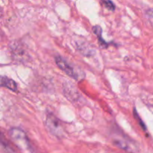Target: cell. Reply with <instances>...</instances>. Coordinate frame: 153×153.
<instances>
[{
    "instance_id": "30bf717a",
    "label": "cell",
    "mask_w": 153,
    "mask_h": 153,
    "mask_svg": "<svg viewBox=\"0 0 153 153\" xmlns=\"http://www.w3.org/2000/svg\"><path fill=\"white\" fill-rule=\"evenodd\" d=\"M1 145H2L3 147H4L5 151H7V152H8L9 153H13V149H11V147L10 146V145H9L8 143L7 142V140H4L3 134H1Z\"/></svg>"
},
{
    "instance_id": "8992f818",
    "label": "cell",
    "mask_w": 153,
    "mask_h": 153,
    "mask_svg": "<svg viewBox=\"0 0 153 153\" xmlns=\"http://www.w3.org/2000/svg\"><path fill=\"white\" fill-rule=\"evenodd\" d=\"M1 87L7 88L13 92H16L18 90L17 84L15 82V81L4 76H1Z\"/></svg>"
},
{
    "instance_id": "52a82bcc",
    "label": "cell",
    "mask_w": 153,
    "mask_h": 153,
    "mask_svg": "<svg viewBox=\"0 0 153 153\" xmlns=\"http://www.w3.org/2000/svg\"><path fill=\"white\" fill-rule=\"evenodd\" d=\"M93 31H94V34L97 35V37H98L99 43H100V46H102V47H105L108 46V43H106L104 40V39L102 38V28L100 25H95V26L93 27Z\"/></svg>"
},
{
    "instance_id": "ba28073f",
    "label": "cell",
    "mask_w": 153,
    "mask_h": 153,
    "mask_svg": "<svg viewBox=\"0 0 153 153\" xmlns=\"http://www.w3.org/2000/svg\"><path fill=\"white\" fill-rule=\"evenodd\" d=\"M101 3L108 10H111V11H114L115 10V4H114L111 0H101Z\"/></svg>"
},
{
    "instance_id": "8fae6325",
    "label": "cell",
    "mask_w": 153,
    "mask_h": 153,
    "mask_svg": "<svg viewBox=\"0 0 153 153\" xmlns=\"http://www.w3.org/2000/svg\"><path fill=\"white\" fill-rule=\"evenodd\" d=\"M147 16L150 20L151 23L153 25V10H149L147 12Z\"/></svg>"
},
{
    "instance_id": "5b68a950",
    "label": "cell",
    "mask_w": 153,
    "mask_h": 153,
    "mask_svg": "<svg viewBox=\"0 0 153 153\" xmlns=\"http://www.w3.org/2000/svg\"><path fill=\"white\" fill-rule=\"evenodd\" d=\"M10 52L11 53L12 58L16 60L19 62H25L28 58V55L25 52V49L20 43L18 42H13L9 46Z\"/></svg>"
},
{
    "instance_id": "9c48e42d",
    "label": "cell",
    "mask_w": 153,
    "mask_h": 153,
    "mask_svg": "<svg viewBox=\"0 0 153 153\" xmlns=\"http://www.w3.org/2000/svg\"><path fill=\"white\" fill-rule=\"evenodd\" d=\"M133 114H134V118H135L136 120H137V122H138V124L140 126V127H141V128H143V129L144 130V131H146V126H145L144 123L143 122V120H141L140 117L139 116V114H137V111H136L135 109H134V112H133Z\"/></svg>"
},
{
    "instance_id": "7c38bea8",
    "label": "cell",
    "mask_w": 153,
    "mask_h": 153,
    "mask_svg": "<svg viewBox=\"0 0 153 153\" xmlns=\"http://www.w3.org/2000/svg\"><path fill=\"white\" fill-rule=\"evenodd\" d=\"M152 111L153 112V106H152Z\"/></svg>"
},
{
    "instance_id": "277c9868",
    "label": "cell",
    "mask_w": 153,
    "mask_h": 153,
    "mask_svg": "<svg viewBox=\"0 0 153 153\" xmlns=\"http://www.w3.org/2000/svg\"><path fill=\"white\" fill-rule=\"evenodd\" d=\"M113 143L116 146L128 152H135V150H137V146L125 135H115L113 139Z\"/></svg>"
},
{
    "instance_id": "7a4b0ae2",
    "label": "cell",
    "mask_w": 153,
    "mask_h": 153,
    "mask_svg": "<svg viewBox=\"0 0 153 153\" xmlns=\"http://www.w3.org/2000/svg\"><path fill=\"white\" fill-rule=\"evenodd\" d=\"M45 126L48 131L55 137L59 139L64 137L65 131L61 120L51 112H48L46 114Z\"/></svg>"
},
{
    "instance_id": "3957f363",
    "label": "cell",
    "mask_w": 153,
    "mask_h": 153,
    "mask_svg": "<svg viewBox=\"0 0 153 153\" xmlns=\"http://www.w3.org/2000/svg\"><path fill=\"white\" fill-rule=\"evenodd\" d=\"M55 61L57 66L70 78L76 81H79L83 79V76H82L83 75H82V72L78 70V69L76 68L73 65H71V64L69 63L65 58L58 55L55 57Z\"/></svg>"
},
{
    "instance_id": "6da1fadb",
    "label": "cell",
    "mask_w": 153,
    "mask_h": 153,
    "mask_svg": "<svg viewBox=\"0 0 153 153\" xmlns=\"http://www.w3.org/2000/svg\"><path fill=\"white\" fill-rule=\"evenodd\" d=\"M8 134L13 143L19 149L33 152L29 139L23 130L19 128H12L9 130Z\"/></svg>"
}]
</instances>
